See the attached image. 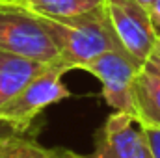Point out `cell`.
<instances>
[{
	"mask_svg": "<svg viewBox=\"0 0 160 158\" xmlns=\"http://www.w3.org/2000/svg\"><path fill=\"white\" fill-rule=\"evenodd\" d=\"M39 21L58 47L60 60L56 63L67 69V73L73 69H84L86 63L104 52L125 50L106 15L104 6L80 17H39Z\"/></svg>",
	"mask_w": 160,
	"mask_h": 158,
	"instance_id": "obj_1",
	"label": "cell"
},
{
	"mask_svg": "<svg viewBox=\"0 0 160 158\" xmlns=\"http://www.w3.org/2000/svg\"><path fill=\"white\" fill-rule=\"evenodd\" d=\"M0 50L43 63L60 60L58 47L39 17L6 0H0Z\"/></svg>",
	"mask_w": 160,
	"mask_h": 158,
	"instance_id": "obj_2",
	"label": "cell"
},
{
	"mask_svg": "<svg viewBox=\"0 0 160 158\" xmlns=\"http://www.w3.org/2000/svg\"><path fill=\"white\" fill-rule=\"evenodd\" d=\"M142 69L143 63L127 50H110L86 63L82 71H88L101 82L104 102L114 112L134 114L132 87Z\"/></svg>",
	"mask_w": 160,
	"mask_h": 158,
	"instance_id": "obj_3",
	"label": "cell"
},
{
	"mask_svg": "<svg viewBox=\"0 0 160 158\" xmlns=\"http://www.w3.org/2000/svg\"><path fill=\"white\" fill-rule=\"evenodd\" d=\"M65 73L67 69H63L60 63H48L47 69L32 80L19 95L0 106V117L9 119L19 126L30 130L34 119L43 110L65 101L71 95L62 80Z\"/></svg>",
	"mask_w": 160,
	"mask_h": 158,
	"instance_id": "obj_4",
	"label": "cell"
},
{
	"mask_svg": "<svg viewBox=\"0 0 160 158\" xmlns=\"http://www.w3.org/2000/svg\"><path fill=\"white\" fill-rule=\"evenodd\" d=\"M104 9L123 48L145 63L157 41L149 9L138 0H104Z\"/></svg>",
	"mask_w": 160,
	"mask_h": 158,
	"instance_id": "obj_5",
	"label": "cell"
},
{
	"mask_svg": "<svg viewBox=\"0 0 160 158\" xmlns=\"http://www.w3.org/2000/svg\"><path fill=\"white\" fill-rule=\"evenodd\" d=\"M78 158H153L143 125L134 114L114 112L95 136L91 155Z\"/></svg>",
	"mask_w": 160,
	"mask_h": 158,
	"instance_id": "obj_6",
	"label": "cell"
},
{
	"mask_svg": "<svg viewBox=\"0 0 160 158\" xmlns=\"http://www.w3.org/2000/svg\"><path fill=\"white\" fill-rule=\"evenodd\" d=\"M48 63L0 50V106L19 95Z\"/></svg>",
	"mask_w": 160,
	"mask_h": 158,
	"instance_id": "obj_7",
	"label": "cell"
},
{
	"mask_svg": "<svg viewBox=\"0 0 160 158\" xmlns=\"http://www.w3.org/2000/svg\"><path fill=\"white\" fill-rule=\"evenodd\" d=\"M134 116L143 126L160 128V78L142 69L136 77L134 87Z\"/></svg>",
	"mask_w": 160,
	"mask_h": 158,
	"instance_id": "obj_8",
	"label": "cell"
},
{
	"mask_svg": "<svg viewBox=\"0 0 160 158\" xmlns=\"http://www.w3.org/2000/svg\"><path fill=\"white\" fill-rule=\"evenodd\" d=\"M38 17L71 19L91 13L104 6V0H6Z\"/></svg>",
	"mask_w": 160,
	"mask_h": 158,
	"instance_id": "obj_9",
	"label": "cell"
},
{
	"mask_svg": "<svg viewBox=\"0 0 160 158\" xmlns=\"http://www.w3.org/2000/svg\"><path fill=\"white\" fill-rule=\"evenodd\" d=\"M0 158H78V155L65 151L58 153L39 145L36 140L26 138L24 134L11 136L0 141Z\"/></svg>",
	"mask_w": 160,
	"mask_h": 158,
	"instance_id": "obj_10",
	"label": "cell"
},
{
	"mask_svg": "<svg viewBox=\"0 0 160 158\" xmlns=\"http://www.w3.org/2000/svg\"><path fill=\"white\" fill-rule=\"evenodd\" d=\"M28 130L19 126L17 123L9 121V119L0 117V141L6 140V138H11V136H19V134H26Z\"/></svg>",
	"mask_w": 160,
	"mask_h": 158,
	"instance_id": "obj_11",
	"label": "cell"
},
{
	"mask_svg": "<svg viewBox=\"0 0 160 158\" xmlns=\"http://www.w3.org/2000/svg\"><path fill=\"white\" fill-rule=\"evenodd\" d=\"M143 130H145L153 158H160V128L158 126H143Z\"/></svg>",
	"mask_w": 160,
	"mask_h": 158,
	"instance_id": "obj_12",
	"label": "cell"
},
{
	"mask_svg": "<svg viewBox=\"0 0 160 158\" xmlns=\"http://www.w3.org/2000/svg\"><path fill=\"white\" fill-rule=\"evenodd\" d=\"M147 9H149V15H151L153 26H155V30L158 32V30H160V0H155Z\"/></svg>",
	"mask_w": 160,
	"mask_h": 158,
	"instance_id": "obj_13",
	"label": "cell"
},
{
	"mask_svg": "<svg viewBox=\"0 0 160 158\" xmlns=\"http://www.w3.org/2000/svg\"><path fill=\"white\" fill-rule=\"evenodd\" d=\"M143 69H147L149 73L157 75V77L160 78V60H158V58H155V56H149V58H147V62L143 63Z\"/></svg>",
	"mask_w": 160,
	"mask_h": 158,
	"instance_id": "obj_14",
	"label": "cell"
},
{
	"mask_svg": "<svg viewBox=\"0 0 160 158\" xmlns=\"http://www.w3.org/2000/svg\"><path fill=\"white\" fill-rule=\"evenodd\" d=\"M151 56H155V58L160 60V30L157 32V41H155V48H153V54Z\"/></svg>",
	"mask_w": 160,
	"mask_h": 158,
	"instance_id": "obj_15",
	"label": "cell"
},
{
	"mask_svg": "<svg viewBox=\"0 0 160 158\" xmlns=\"http://www.w3.org/2000/svg\"><path fill=\"white\" fill-rule=\"evenodd\" d=\"M138 2H140V4H143L145 7H149V6H151V4H153L155 0H138Z\"/></svg>",
	"mask_w": 160,
	"mask_h": 158,
	"instance_id": "obj_16",
	"label": "cell"
}]
</instances>
